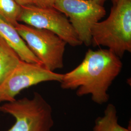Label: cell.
Returning a JSON list of instances; mask_svg holds the SVG:
<instances>
[{
    "mask_svg": "<svg viewBox=\"0 0 131 131\" xmlns=\"http://www.w3.org/2000/svg\"><path fill=\"white\" fill-rule=\"evenodd\" d=\"M0 111L12 116L15 119L6 131H51L54 124L51 105L36 92L32 98L6 102L0 106Z\"/></svg>",
    "mask_w": 131,
    "mask_h": 131,
    "instance_id": "3",
    "label": "cell"
},
{
    "mask_svg": "<svg viewBox=\"0 0 131 131\" xmlns=\"http://www.w3.org/2000/svg\"><path fill=\"white\" fill-rule=\"evenodd\" d=\"M0 36L4 38L18 53L23 61L42 65L20 37L15 26L0 16Z\"/></svg>",
    "mask_w": 131,
    "mask_h": 131,
    "instance_id": "8",
    "label": "cell"
},
{
    "mask_svg": "<svg viewBox=\"0 0 131 131\" xmlns=\"http://www.w3.org/2000/svg\"><path fill=\"white\" fill-rule=\"evenodd\" d=\"M0 103H1V102H0Z\"/></svg>",
    "mask_w": 131,
    "mask_h": 131,
    "instance_id": "15",
    "label": "cell"
},
{
    "mask_svg": "<svg viewBox=\"0 0 131 131\" xmlns=\"http://www.w3.org/2000/svg\"><path fill=\"white\" fill-rule=\"evenodd\" d=\"M15 28L45 68L54 71L64 67L67 43L62 38L50 31L26 24L18 23Z\"/></svg>",
    "mask_w": 131,
    "mask_h": 131,
    "instance_id": "4",
    "label": "cell"
},
{
    "mask_svg": "<svg viewBox=\"0 0 131 131\" xmlns=\"http://www.w3.org/2000/svg\"><path fill=\"white\" fill-rule=\"evenodd\" d=\"M93 47H107L119 58L131 52V0H119L113 5L107 19L92 29Z\"/></svg>",
    "mask_w": 131,
    "mask_h": 131,
    "instance_id": "2",
    "label": "cell"
},
{
    "mask_svg": "<svg viewBox=\"0 0 131 131\" xmlns=\"http://www.w3.org/2000/svg\"><path fill=\"white\" fill-rule=\"evenodd\" d=\"M18 21L50 31L71 46L83 44L68 18L53 7H42L35 5L21 6Z\"/></svg>",
    "mask_w": 131,
    "mask_h": 131,
    "instance_id": "5",
    "label": "cell"
},
{
    "mask_svg": "<svg viewBox=\"0 0 131 131\" xmlns=\"http://www.w3.org/2000/svg\"><path fill=\"white\" fill-rule=\"evenodd\" d=\"M93 131H131L121 126L118 123L117 111L114 104L110 103L105 108L102 117H98Z\"/></svg>",
    "mask_w": 131,
    "mask_h": 131,
    "instance_id": "10",
    "label": "cell"
},
{
    "mask_svg": "<svg viewBox=\"0 0 131 131\" xmlns=\"http://www.w3.org/2000/svg\"><path fill=\"white\" fill-rule=\"evenodd\" d=\"M90 1H93L94 2L97 3L99 5H102V6H103L104 3L106 1H108V0H90ZM110 1L112 2L113 5H116L117 2L119 1V0H110Z\"/></svg>",
    "mask_w": 131,
    "mask_h": 131,
    "instance_id": "14",
    "label": "cell"
},
{
    "mask_svg": "<svg viewBox=\"0 0 131 131\" xmlns=\"http://www.w3.org/2000/svg\"><path fill=\"white\" fill-rule=\"evenodd\" d=\"M63 74L48 70L43 66L21 60L0 84V102H10L23 90L42 82H61Z\"/></svg>",
    "mask_w": 131,
    "mask_h": 131,
    "instance_id": "7",
    "label": "cell"
},
{
    "mask_svg": "<svg viewBox=\"0 0 131 131\" xmlns=\"http://www.w3.org/2000/svg\"><path fill=\"white\" fill-rule=\"evenodd\" d=\"M21 6L27 5H35V0H14Z\"/></svg>",
    "mask_w": 131,
    "mask_h": 131,
    "instance_id": "13",
    "label": "cell"
},
{
    "mask_svg": "<svg viewBox=\"0 0 131 131\" xmlns=\"http://www.w3.org/2000/svg\"><path fill=\"white\" fill-rule=\"evenodd\" d=\"M56 0H35V5L42 7H53Z\"/></svg>",
    "mask_w": 131,
    "mask_h": 131,
    "instance_id": "12",
    "label": "cell"
},
{
    "mask_svg": "<svg viewBox=\"0 0 131 131\" xmlns=\"http://www.w3.org/2000/svg\"><path fill=\"white\" fill-rule=\"evenodd\" d=\"M21 5L14 0H0V16L15 26L19 23Z\"/></svg>",
    "mask_w": 131,
    "mask_h": 131,
    "instance_id": "11",
    "label": "cell"
},
{
    "mask_svg": "<svg viewBox=\"0 0 131 131\" xmlns=\"http://www.w3.org/2000/svg\"><path fill=\"white\" fill-rule=\"evenodd\" d=\"M53 7L69 18L83 44L91 45L92 29L106 13L103 6L90 0H56Z\"/></svg>",
    "mask_w": 131,
    "mask_h": 131,
    "instance_id": "6",
    "label": "cell"
},
{
    "mask_svg": "<svg viewBox=\"0 0 131 131\" xmlns=\"http://www.w3.org/2000/svg\"><path fill=\"white\" fill-rule=\"evenodd\" d=\"M122 68L120 58L109 49L89 50L79 65L63 74L61 88L76 89L79 97L91 95L94 103L103 104L108 101V89Z\"/></svg>",
    "mask_w": 131,
    "mask_h": 131,
    "instance_id": "1",
    "label": "cell"
},
{
    "mask_svg": "<svg viewBox=\"0 0 131 131\" xmlns=\"http://www.w3.org/2000/svg\"><path fill=\"white\" fill-rule=\"evenodd\" d=\"M21 60L18 53L0 36V84Z\"/></svg>",
    "mask_w": 131,
    "mask_h": 131,
    "instance_id": "9",
    "label": "cell"
}]
</instances>
